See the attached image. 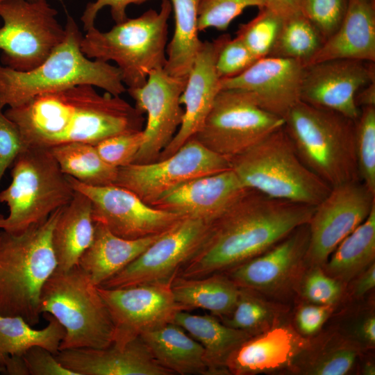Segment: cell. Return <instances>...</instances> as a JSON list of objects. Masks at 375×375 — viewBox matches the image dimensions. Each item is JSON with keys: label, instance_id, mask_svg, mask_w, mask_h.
Returning <instances> with one entry per match:
<instances>
[{"label": "cell", "instance_id": "1", "mask_svg": "<svg viewBox=\"0 0 375 375\" xmlns=\"http://www.w3.org/2000/svg\"><path fill=\"white\" fill-rule=\"evenodd\" d=\"M315 207L247 188L210 222L203 244L176 276L199 278L226 273L308 224Z\"/></svg>", "mask_w": 375, "mask_h": 375}, {"label": "cell", "instance_id": "2", "mask_svg": "<svg viewBox=\"0 0 375 375\" xmlns=\"http://www.w3.org/2000/svg\"><path fill=\"white\" fill-rule=\"evenodd\" d=\"M4 113L18 128L25 148L95 145L111 136L142 131L145 121L144 114L120 96L101 94L88 84L38 95Z\"/></svg>", "mask_w": 375, "mask_h": 375}, {"label": "cell", "instance_id": "3", "mask_svg": "<svg viewBox=\"0 0 375 375\" xmlns=\"http://www.w3.org/2000/svg\"><path fill=\"white\" fill-rule=\"evenodd\" d=\"M65 28L62 42L33 69L22 72L0 65V109L18 107L38 95L83 84L116 96L126 92L117 67L83 53L82 33L69 15Z\"/></svg>", "mask_w": 375, "mask_h": 375}, {"label": "cell", "instance_id": "4", "mask_svg": "<svg viewBox=\"0 0 375 375\" xmlns=\"http://www.w3.org/2000/svg\"><path fill=\"white\" fill-rule=\"evenodd\" d=\"M62 208L20 233L1 231L0 315L39 323L42 288L57 267L51 235Z\"/></svg>", "mask_w": 375, "mask_h": 375}, {"label": "cell", "instance_id": "5", "mask_svg": "<svg viewBox=\"0 0 375 375\" xmlns=\"http://www.w3.org/2000/svg\"><path fill=\"white\" fill-rule=\"evenodd\" d=\"M172 12L169 0H162L159 10L149 9L115 24L108 31L94 26L83 36L81 50L90 59L115 62L126 88L142 86L152 72L166 65Z\"/></svg>", "mask_w": 375, "mask_h": 375}, {"label": "cell", "instance_id": "6", "mask_svg": "<svg viewBox=\"0 0 375 375\" xmlns=\"http://www.w3.org/2000/svg\"><path fill=\"white\" fill-rule=\"evenodd\" d=\"M283 127L302 162L330 187L360 181L355 121L301 101L284 118Z\"/></svg>", "mask_w": 375, "mask_h": 375}, {"label": "cell", "instance_id": "7", "mask_svg": "<svg viewBox=\"0 0 375 375\" xmlns=\"http://www.w3.org/2000/svg\"><path fill=\"white\" fill-rule=\"evenodd\" d=\"M229 161L246 188L273 198L316 206L331 189L302 162L283 126Z\"/></svg>", "mask_w": 375, "mask_h": 375}, {"label": "cell", "instance_id": "8", "mask_svg": "<svg viewBox=\"0 0 375 375\" xmlns=\"http://www.w3.org/2000/svg\"><path fill=\"white\" fill-rule=\"evenodd\" d=\"M40 312L54 317L64 327L59 351L103 349L114 342L115 327L97 285L78 265L56 270L40 294Z\"/></svg>", "mask_w": 375, "mask_h": 375}, {"label": "cell", "instance_id": "9", "mask_svg": "<svg viewBox=\"0 0 375 375\" xmlns=\"http://www.w3.org/2000/svg\"><path fill=\"white\" fill-rule=\"evenodd\" d=\"M11 166V183L0 192L9 209L0 214L2 231L20 233L72 200L75 190L49 149L26 147Z\"/></svg>", "mask_w": 375, "mask_h": 375}, {"label": "cell", "instance_id": "10", "mask_svg": "<svg viewBox=\"0 0 375 375\" xmlns=\"http://www.w3.org/2000/svg\"><path fill=\"white\" fill-rule=\"evenodd\" d=\"M57 14L47 1L1 0V65L22 72L40 65L65 37Z\"/></svg>", "mask_w": 375, "mask_h": 375}, {"label": "cell", "instance_id": "11", "mask_svg": "<svg viewBox=\"0 0 375 375\" xmlns=\"http://www.w3.org/2000/svg\"><path fill=\"white\" fill-rule=\"evenodd\" d=\"M284 126V119L260 108L246 92L222 89L193 138L230 160Z\"/></svg>", "mask_w": 375, "mask_h": 375}, {"label": "cell", "instance_id": "12", "mask_svg": "<svg viewBox=\"0 0 375 375\" xmlns=\"http://www.w3.org/2000/svg\"><path fill=\"white\" fill-rule=\"evenodd\" d=\"M231 168L228 158L192 138L165 159L119 167L115 185L131 191L152 206L166 193L190 180Z\"/></svg>", "mask_w": 375, "mask_h": 375}, {"label": "cell", "instance_id": "13", "mask_svg": "<svg viewBox=\"0 0 375 375\" xmlns=\"http://www.w3.org/2000/svg\"><path fill=\"white\" fill-rule=\"evenodd\" d=\"M210 222L184 218L101 287L119 288L172 282L181 267L205 240Z\"/></svg>", "mask_w": 375, "mask_h": 375}, {"label": "cell", "instance_id": "14", "mask_svg": "<svg viewBox=\"0 0 375 375\" xmlns=\"http://www.w3.org/2000/svg\"><path fill=\"white\" fill-rule=\"evenodd\" d=\"M172 282L142 284L119 288L97 286L115 327L114 345L123 347L142 333L174 323L187 308L178 303Z\"/></svg>", "mask_w": 375, "mask_h": 375}, {"label": "cell", "instance_id": "15", "mask_svg": "<svg viewBox=\"0 0 375 375\" xmlns=\"http://www.w3.org/2000/svg\"><path fill=\"white\" fill-rule=\"evenodd\" d=\"M375 207V193L360 181L332 187L315 207L308 224L306 258L317 265L326 262L338 244L368 217Z\"/></svg>", "mask_w": 375, "mask_h": 375}, {"label": "cell", "instance_id": "16", "mask_svg": "<svg viewBox=\"0 0 375 375\" xmlns=\"http://www.w3.org/2000/svg\"><path fill=\"white\" fill-rule=\"evenodd\" d=\"M74 190L91 201L94 223H101L112 233L125 239H139L163 233L182 216L156 208L131 191L116 185L92 186L67 176Z\"/></svg>", "mask_w": 375, "mask_h": 375}, {"label": "cell", "instance_id": "17", "mask_svg": "<svg viewBox=\"0 0 375 375\" xmlns=\"http://www.w3.org/2000/svg\"><path fill=\"white\" fill-rule=\"evenodd\" d=\"M186 81L187 78L176 77L160 69L152 72L142 86L126 88L135 101L134 106L147 117L143 142L133 163L158 160L174 137L183 117L180 97Z\"/></svg>", "mask_w": 375, "mask_h": 375}, {"label": "cell", "instance_id": "18", "mask_svg": "<svg viewBox=\"0 0 375 375\" xmlns=\"http://www.w3.org/2000/svg\"><path fill=\"white\" fill-rule=\"evenodd\" d=\"M372 82H375L374 62L333 59L316 62L305 66L301 101L356 121L360 109L355 96Z\"/></svg>", "mask_w": 375, "mask_h": 375}, {"label": "cell", "instance_id": "19", "mask_svg": "<svg viewBox=\"0 0 375 375\" xmlns=\"http://www.w3.org/2000/svg\"><path fill=\"white\" fill-rule=\"evenodd\" d=\"M304 69L301 61L266 56L240 74L221 79V87L246 92L260 108L284 119L301 101Z\"/></svg>", "mask_w": 375, "mask_h": 375}, {"label": "cell", "instance_id": "20", "mask_svg": "<svg viewBox=\"0 0 375 375\" xmlns=\"http://www.w3.org/2000/svg\"><path fill=\"white\" fill-rule=\"evenodd\" d=\"M228 35L224 34L212 41L203 42L180 97L181 104L184 106L182 122L158 160L174 154L194 137L205 121L222 90L221 78L217 73L215 62L218 52Z\"/></svg>", "mask_w": 375, "mask_h": 375}, {"label": "cell", "instance_id": "21", "mask_svg": "<svg viewBox=\"0 0 375 375\" xmlns=\"http://www.w3.org/2000/svg\"><path fill=\"white\" fill-rule=\"evenodd\" d=\"M247 189L231 168L190 180L166 193L151 206L184 218L211 222Z\"/></svg>", "mask_w": 375, "mask_h": 375}, {"label": "cell", "instance_id": "22", "mask_svg": "<svg viewBox=\"0 0 375 375\" xmlns=\"http://www.w3.org/2000/svg\"><path fill=\"white\" fill-rule=\"evenodd\" d=\"M56 358L76 375H173L161 366L139 336L123 347L58 351Z\"/></svg>", "mask_w": 375, "mask_h": 375}, {"label": "cell", "instance_id": "23", "mask_svg": "<svg viewBox=\"0 0 375 375\" xmlns=\"http://www.w3.org/2000/svg\"><path fill=\"white\" fill-rule=\"evenodd\" d=\"M308 240V224L301 226L269 250L224 274L240 288L260 291L278 288L306 259Z\"/></svg>", "mask_w": 375, "mask_h": 375}, {"label": "cell", "instance_id": "24", "mask_svg": "<svg viewBox=\"0 0 375 375\" xmlns=\"http://www.w3.org/2000/svg\"><path fill=\"white\" fill-rule=\"evenodd\" d=\"M333 59L375 62V0H349L338 30L305 66Z\"/></svg>", "mask_w": 375, "mask_h": 375}, {"label": "cell", "instance_id": "25", "mask_svg": "<svg viewBox=\"0 0 375 375\" xmlns=\"http://www.w3.org/2000/svg\"><path fill=\"white\" fill-rule=\"evenodd\" d=\"M140 337L154 359L174 374H217L201 344L175 323L144 332Z\"/></svg>", "mask_w": 375, "mask_h": 375}, {"label": "cell", "instance_id": "26", "mask_svg": "<svg viewBox=\"0 0 375 375\" xmlns=\"http://www.w3.org/2000/svg\"><path fill=\"white\" fill-rule=\"evenodd\" d=\"M162 234L125 239L112 233L103 224L94 223L92 242L81 256L78 265L95 285H101L137 258Z\"/></svg>", "mask_w": 375, "mask_h": 375}, {"label": "cell", "instance_id": "27", "mask_svg": "<svg viewBox=\"0 0 375 375\" xmlns=\"http://www.w3.org/2000/svg\"><path fill=\"white\" fill-rule=\"evenodd\" d=\"M294 333L285 327L273 328L242 343L228 356L227 371L235 374H251L285 366L300 349Z\"/></svg>", "mask_w": 375, "mask_h": 375}, {"label": "cell", "instance_id": "28", "mask_svg": "<svg viewBox=\"0 0 375 375\" xmlns=\"http://www.w3.org/2000/svg\"><path fill=\"white\" fill-rule=\"evenodd\" d=\"M94 233L91 201L75 190L72 200L61 208L52 231L56 269L66 271L77 266L81 256L92 243Z\"/></svg>", "mask_w": 375, "mask_h": 375}, {"label": "cell", "instance_id": "29", "mask_svg": "<svg viewBox=\"0 0 375 375\" xmlns=\"http://www.w3.org/2000/svg\"><path fill=\"white\" fill-rule=\"evenodd\" d=\"M171 288L176 301L188 311L202 308L224 318L233 310L240 293V288L224 273L199 278L175 276Z\"/></svg>", "mask_w": 375, "mask_h": 375}, {"label": "cell", "instance_id": "30", "mask_svg": "<svg viewBox=\"0 0 375 375\" xmlns=\"http://www.w3.org/2000/svg\"><path fill=\"white\" fill-rule=\"evenodd\" d=\"M174 323L201 344L217 374L227 372L226 362L228 356L251 338L249 333L222 324L210 315L182 310L177 313Z\"/></svg>", "mask_w": 375, "mask_h": 375}, {"label": "cell", "instance_id": "31", "mask_svg": "<svg viewBox=\"0 0 375 375\" xmlns=\"http://www.w3.org/2000/svg\"><path fill=\"white\" fill-rule=\"evenodd\" d=\"M174 17L173 36L166 49L164 69L170 75L186 78L202 45L199 38V0H169Z\"/></svg>", "mask_w": 375, "mask_h": 375}, {"label": "cell", "instance_id": "32", "mask_svg": "<svg viewBox=\"0 0 375 375\" xmlns=\"http://www.w3.org/2000/svg\"><path fill=\"white\" fill-rule=\"evenodd\" d=\"M47 326L40 330L32 328L18 316L0 315V368L9 357L23 356L33 347H41L56 355L65 331L51 315L42 313ZM3 371V370H2Z\"/></svg>", "mask_w": 375, "mask_h": 375}, {"label": "cell", "instance_id": "33", "mask_svg": "<svg viewBox=\"0 0 375 375\" xmlns=\"http://www.w3.org/2000/svg\"><path fill=\"white\" fill-rule=\"evenodd\" d=\"M375 258V207L366 219L347 235L335 248L326 262L330 276L349 281Z\"/></svg>", "mask_w": 375, "mask_h": 375}, {"label": "cell", "instance_id": "34", "mask_svg": "<svg viewBox=\"0 0 375 375\" xmlns=\"http://www.w3.org/2000/svg\"><path fill=\"white\" fill-rule=\"evenodd\" d=\"M49 149L66 176L88 185H115L118 168L106 163L94 145L85 142H69Z\"/></svg>", "mask_w": 375, "mask_h": 375}, {"label": "cell", "instance_id": "35", "mask_svg": "<svg viewBox=\"0 0 375 375\" xmlns=\"http://www.w3.org/2000/svg\"><path fill=\"white\" fill-rule=\"evenodd\" d=\"M324 40L303 15L283 19L274 44L268 56L301 61L304 65L318 51Z\"/></svg>", "mask_w": 375, "mask_h": 375}, {"label": "cell", "instance_id": "36", "mask_svg": "<svg viewBox=\"0 0 375 375\" xmlns=\"http://www.w3.org/2000/svg\"><path fill=\"white\" fill-rule=\"evenodd\" d=\"M354 144L360 180L375 193V107L360 108L355 121Z\"/></svg>", "mask_w": 375, "mask_h": 375}, {"label": "cell", "instance_id": "37", "mask_svg": "<svg viewBox=\"0 0 375 375\" xmlns=\"http://www.w3.org/2000/svg\"><path fill=\"white\" fill-rule=\"evenodd\" d=\"M282 23V18L263 6L258 8L255 17L247 23L240 24L235 37L258 60L268 56Z\"/></svg>", "mask_w": 375, "mask_h": 375}, {"label": "cell", "instance_id": "38", "mask_svg": "<svg viewBox=\"0 0 375 375\" xmlns=\"http://www.w3.org/2000/svg\"><path fill=\"white\" fill-rule=\"evenodd\" d=\"M265 6V0H199L198 30L226 31L230 24L249 7Z\"/></svg>", "mask_w": 375, "mask_h": 375}, {"label": "cell", "instance_id": "39", "mask_svg": "<svg viewBox=\"0 0 375 375\" xmlns=\"http://www.w3.org/2000/svg\"><path fill=\"white\" fill-rule=\"evenodd\" d=\"M349 0H308L304 15L321 35L324 42L341 26Z\"/></svg>", "mask_w": 375, "mask_h": 375}, {"label": "cell", "instance_id": "40", "mask_svg": "<svg viewBox=\"0 0 375 375\" xmlns=\"http://www.w3.org/2000/svg\"><path fill=\"white\" fill-rule=\"evenodd\" d=\"M143 140V131H140L111 136L94 146L106 163L119 168L133 162Z\"/></svg>", "mask_w": 375, "mask_h": 375}, {"label": "cell", "instance_id": "41", "mask_svg": "<svg viewBox=\"0 0 375 375\" xmlns=\"http://www.w3.org/2000/svg\"><path fill=\"white\" fill-rule=\"evenodd\" d=\"M269 317V310L265 305L254 296L240 288L237 303L224 324L251 333L260 328Z\"/></svg>", "mask_w": 375, "mask_h": 375}, {"label": "cell", "instance_id": "42", "mask_svg": "<svg viewBox=\"0 0 375 375\" xmlns=\"http://www.w3.org/2000/svg\"><path fill=\"white\" fill-rule=\"evenodd\" d=\"M256 60L238 38L232 39L229 35L218 52L216 71L221 79L233 78L245 71Z\"/></svg>", "mask_w": 375, "mask_h": 375}, {"label": "cell", "instance_id": "43", "mask_svg": "<svg viewBox=\"0 0 375 375\" xmlns=\"http://www.w3.org/2000/svg\"><path fill=\"white\" fill-rule=\"evenodd\" d=\"M356 350L349 345L336 347L324 352L310 367L309 372L317 375H344L355 364Z\"/></svg>", "mask_w": 375, "mask_h": 375}, {"label": "cell", "instance_id": "44", "mask_svg": "<svg viewBox=\"0 0 375 375\" xmlns=\"http://www.w3.org/2000/svg\"><path fill=\"white\" fill-rule=\"evenodd\" d=\"M303 292L306 297L319 305H331L340 297L342 287L338 280L315 269L307 276Z\"/></svg>", "mask_w": 375, "mask_h": 375}, {"label": "cell", "instance_id": "45", "mask_svg": "<svg viewBox=\"0 0 375 375\" xmlns=\"http://www.w3.org/2000/svg\"><path fill=\"white\" fill-rule=\"evenodd\" d=\"M24 149L18 128L0 109V183L6 169Z\"/></svg>", "mask_w": 375, "mask_h": 375}, {"label": "cell", "instance_id": "46", "mask_svg": "<svg viewBox=\"0 0 375 375\" xmlns=\"http://www.w3.org/2000/svg\"><path fill=\"white\" fill-rule=\"evenodd\" d=\"M29 375H76L65 367L55 355L41 347H33L23 355Z\"/></svg>", "mask_w": 375, "mask_h": 375}, {"label": "cell", "instance_id": "47", "mask_svg": "<svg viewBox=\"0 0 375 375\" xmlns=\"http://www.w3.org/2000/svg\"><path fill=\"white\" fill-rule=\"evenodd\" d=\"M150 0H95L86 5L81 17L83 28L86 31L94 26L95 19L99 12L104 7L110 8V13L115 24L128 19L126 9L131 4H141Z\"/></svg>", "mask_w": 375, "mask_h": 375}, {"label": "cell", "instance_id": "48", "mask_svg": "<svg viewBox=\"0 0 375 375\" xmlns=\"http://www.w3.org/2000/svg\"><path fill=\"white\" fill-rule=\"evenodd\" d=\"M331 312L330 305L306 306L298 312L297 322L304 334L316 333L326 321Z\"/></svg>", "mask_w": 375, "mask_h": 375}, {"label": "cell", "instance_id": "49", "mask_svg": "<svg viewBox=\"0 0 375 375\" xmlns=\"http://www.w3.org/2000/svg\"><path fill=\"white\" fill-rule=\"evenodd\" d=\"M308 0H265V7L283 19L303 15Z\"/></svg>", "mask_w": 375, "mask_h": 375}, {"label": "cell", "instance_id": "50", "mask_svg": "<svg viewBox=\"0 0 375 375\" xmlns=\"http://www.w3.org/2000/svg\"><path fill=\"white\" fill-rule=\"evenodd\" d=\"M375 285V266L373 262L358 280L354 294L360 297L371 290Z\"/></svg>", "mask_w": 375, "mask_h": 375}, {"label": "cell", "instance_id": "51", "mask_svg": "<svg viewBox=\"0 0 375 375\" xmlns=\"http://www.w3.org/2000/svg\"><path fill=\"white\" fill-rule=\"evenodd\" d=\"M355 103L360 109L365 107H375V82L367 84L357 92Z\"/></svg>", "mask_w": 375, "mask_h": 375}, {"label": "cell", "instance_id": "52", "mask_svg": "<svg viewBox=\"0 0 375 375\" xmlns=\"http://www.w3.org/2000/svg\"><path fill=\"white\" fill-rule=\"evenodd\" d=\"M361 337L371 344L375 342V318L370 317L365 319L360 327Z\"/></svg>", "mask_w": 375, "mask_h": 375}, {"label": "cell", "instance_id": "53", "mask_svg": "<svg viewBox=\"0 0 375 375\" xmlns=\"http://www.w3.org/2000/svg\"><path fill=\"white\" fill-rule=\"evenodd\" d=\"M364 372L365 374H374V367L371 365H367L365 367Z\"/></svg>", "mask_w": 375, "mask_h": 375}, {"label": "cell", "instance_id": "54", "mask_svg": "<svg viewBox=\"0 0 375 375\" xmlns=\"http://www.w3.org/2000/svg\"><path fill=\"white\" fill-rule=\"evenodd\" d=\"M29 1H47V0H28Z\"/></svg>", "mask_w": 375, "mask_h": 375}, {"label": "cell", "instance_id": "55", "mask_svg": "<svg viewBox=\"0 0 375 375\" xmlns=\"http://www.w3.org/2000/svg\"><path fill=\"white\" fill-rule=\"evenodd\" d=\"M1 372H2V370H1V369L0 368V373H1Z\"/></svg>", "mask_w": 375, "mask_h": 375}, {"label": "cell", "instance_id": "56", "mask_svg": "<svg viewBox=\"0 0 375 375\" xmlns=\"http://www.w3.org/2000/svg\"><path fill=\"white\" fill-rule=\"evenodd\" d=\"M0 233H1V231H0Z\"/></svg>", "mask_w": 375, "mask_h": 375}, {"label": "cell", "instance_id": "57", "mask_svg": "<svg viewBox=\"0 0 375 375\" xmlns=\"http://www.w3.org/2000/svg\"><path fill=\"white\" fill-rule=\"evenodd\" d=\"M1 1V0H0Z\"/></svg>", "mask_w": 375, "mask_h": 375}]
</instances>
